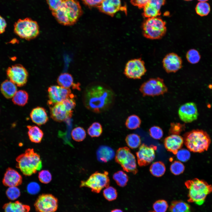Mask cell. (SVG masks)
Wrapping results in <instances>:
<instances>
[{
    "label": "cell",
    "instance_id": "obj_55",
    "mask_svg": "<svg viewBox=\"0 0 212 212\" xmlns=\"http://www.w3.org/2000/svg\"><path fill=\"white\" fill-rule=\"evenodd\" d=\"M200 2H206L208 0H198Z\"/></svg>",
    "mask_w": 212,
    "mask_h": 212
},
{
    "label": "cell",
    "instance_id": "obj_21",
    "mask_svg": "<svg viewBox=\"0 0 212 212\" xmlns=\"http://www.w3.org/2000/svg\"><path fill=\"white\" fill-rule=\"evenodd\" d=\"M184 142L183 138L177 134H172L165 139L164 144L166 149L175 155L178 151L182 147Z\"/></svg>",
    "mask_w": 212,
    "mask_h": 212
},
{
    "label": "cell",
    "instance_id": "obj_24",
    "mask_svg": "<svg viewBox=\"0 0 212 212\" xmlns=\"http://www.w3.org/2000/svg\"><path fill=\"white\" fill-rule=\"evenodd\" d=\"M16 86L9 80H6L1 84L0 91L5 97L7 99H11L17 91Z\"/></svg>",
    "mask_w": 212,
    "mask_h": 212
},
{
    "label": "cell",
    "instance_id": "obj_1",
    "mask_svg": "<svg viewBox=\"0 0 212 212\" xmlns=\"http://www.w3.org/2000/svg\"><path fill=\"white\" fill-rule=\"evenodd\" d=\"M113 92L108 87L95 85L87 87L83 95V102L86 107L93 112L99 113L107 110L113 103Z\"/></svg>",
    "mask_w": 212,
    "mask_h": 212
},
{
    "label": "cell",
    "instance_id": "obj_30",
    "mask_svg": "<svg viewBox=\"0 0 212 212\" xmlns=\"http://www.w3.org/2000/svg\"><path fill=\"white\" fill-rule=\"evenodd\" d=\"M164 164L161 161H157L153 163L150 169L151 173L154 176L159 177L162 176L165 171Z\"/></svg>",
    "mask_w": 212,
    "mask_h": 212
},
{
    "label": "cell",
    "instance_id": "obj_13",
    "mask_svg": "<svg viewBox=\"0 0 212 212\" xmlns=\"http://www.w3.org/2000/svg\"><path fill=\"white\" fill-rule=\"evenodd\" d=\"M34 206L37 212H54L58 208V200L52 194H42L38 197Z\"/></svg>",
    "mask_w": 212,
    "mask_h": 212
},
{
    "label": "cell",
    "instance_id": "obj_12",
    "mask_svg": "<svg viewBox=\"0 0 212 212\" xmlns=\"http://www.w3.org/2000/svg\"><path fill=\"white\" fill-rule=\"evenodd\" d=\"M146 71L144 61L141 58H137L131 59L127 62L124 73L127 78L140 79Z\"/></svg>",
    "mask_w": 212,
    "mask_h": 212
},
{
    "label": "cell",
    "instance_id": "obj_17",
    "mask_svg": "<svg viewBox=\"0 0 212 212\" xmlns=\"http://www.w3.org/2000/svg\"><path fill=\"white\" fill-rule=\"evenodd\" d=\"M163 67L168 73L175 72L182 67V60L181 57L174 53L167 54L162 61Z\"/></svg>",
    "mask_w": 212,
    "mask_h": 212
},
{
    "label": "cell",
    "instance_id": "obj_16",
    "mask_svg": "<svg viewBox=\"0 0 212 212\" xmlns=\"http://www.w3.org/2000/svg\"><path fill=\"white\" fill-rule=\"evenodd\" d=\"M180 119L186 123H190L196 120L198 115L196 104L189 102L181 105L178 110Z\"/></svg>",
    "mask_w": 212,
    "mask_h": 212
},
{
    "label": "cell",
    "instance_id": "obj_10",
    "mask_svg": "<svg viewBox=\"0 0 212 212\" xmlns=\"http://www.w3.org/2000/svg\"><path fill=\"white\" fill-rule=\"evenodd\" d=\"M139 90L143 96L159 95L168 91V88L163 80L159 77L152 78L144 82Z\"/></svg>",
    "mask_w": 212,
    "mask_h": 212
},
{
    "label": "cell",
    "instance_id": "obj_6",
    "mask_svg": "<svg viewBox=\"0 0 212 212\" xmlns=\"http://www.w3.org/2000/svg\"><path fill=\"white\" fill-rule=\"evenodd\" d=\"M14 31L20 38L27 40L36 38L39 33L37 23L29 18L18 19L14 24Z\"/></svg>",
    "mask_w": 212,
    "mask_h": 212
},
{
    "label": "cell",
    "instance_id": "obj_35",
    "mask_svg": "<svg viewBox=\"0 0 212 212\" xmlns=\"http://www.w3.org/2000/svg\"><path fill=\"white\" fill-rule=\"evenodd\" d=\"M102 128L101 125L99 122L93 123L87 130L88 134L92 137H97L100 136L102 132Z\"/></svg>",
    "mask_w": 212,
    "mask_h": 212
},
{
    "label": "cell",
    "instance_id": "obj_3",
    "mask_svg": "<svg viewBox=\"0 0 212 212\" xmlns=\"http://www.w3.org/2000/svg\"><path fill=\"white\" fill-rule=\"evenodd\" d=\"M16 167L26 176H31L40 170L42 163L40 155L35 152L33 148L27 149L24 153L16 159Z\"/></svg>",
    "mask_w": 212,
    "mask_h": 212
},
{
    "label": "cell",
    "instance_id": "obj_32",
    "mask_svg": "<svg viewBox=\"0 0 212 212\" xmlns=\"http://www.w3.org/2000/svg\"><path fill=\"white\" fill-rule=\"evenodd\" d=\"M141 123V121L139 117L136 115H132L127 118L125 125L128 129L134 130L139 127Z\"/></svg>",
    "mask_w": 212,
    "mask_h": 212
},
{
    "label": "cell",
    "instance_id": "obj_18",
    "mask_svg": "<svg viewBox=\"0 0 212 212\" xmlns=\"http://www.w3.org/2000/svg\"><path fill=\"white\" fill-rule=\"evenodd\" d=\"M97 8L101 12L111 16L119 11L126 12L127 10L122 6L120 0H104Z\"/></svg>",
    "mask_w": 212,
    "mask_h": 212
},
{
    "label": "cell",
    "instance_id": "obj_19",
    "mask_svg": "<svg viewBox=\"0 0 212 212\" xmlns=\"http://www.w3.org/2000/svg\"><path fill=\"white\" fill-rule=\"evenodd\" d=\"M49 108L50 117L57 122L66 121L72 115L73 112L67 110L62 102L50 106Z\"/></svg>",
    "mask_w": 212,
    "mask_h": 212
},
{
    "label": "cell",
    "instance_id": "obj_29",
    "mask_svg": "<svg viewBox=\"0 0 212 212\" xmlns=\"http://www.w3.org/2000/svg\"><path fill=\"white\" fill-rule=\"evenodd\" d=\"M170 210L171 212H190L189 205L182 201H173L170 206Z\"/></svg>",
    "mask_w": 212,
    "mask_h": 212
},
{
    "label": "cell",
    "instance_id": "obj_40",
    "mask_svg": "<svg viewBox=\"0 0 212 212\" xmlns=\"http://www.w3.org/2000/svg\"><path fill=\"white\" fill-rule=\"evenodd\" d=\"M170 170L174 175H178L182 173L185 169L184 165L180 161H175L171 165Z\"/></svg>",
    "mask_w": 212,
    "mask_h": 212
},
{
    "label": "cell",
    "instance_id": "obj_34",
    "mask_svg": "<svg viewBox=\"0 0 212 212\" xmlns=\"http://www.w3.org/2000/svg\"><path fill=\"white\" fill-rule=\"evenodd\" d=\"M143 16L148 18L157 17L161 14L160 10L147 3L143 8Z\"/></svg>",
    "mask_w": 212,
    "mask_h": 212
},
{
    "label": "cell",
    "instance_id": "obj_14",
    "mask_svg": "<svg viewBox=\"0 0 212 212\" xmlns=\"http://www.w3.org/2000/svg\"><path fill=\"white\" fill-rule=\"evenodd\" d=\"M48 92L49 100L47 104L49 106L61 102L67 98L74 97L69 88H63L59 86H50L48 88Z\"/></svg>",
    "mask_w": 212,
    "mask_h": 212
},
{
    "label": "cell",
    "instance_id": "obj_31",
    "mask_svg": "<svg viewBox=\"0 0 212 212\" xmlns=\"http://www.w3.org/2000/svg\"><path fill=\"white\" fill-rule=\"evenodd\" d=\"M125 140L127 145L132 149L138 148L141 144V140L140 136L135 133L128 135Z\"/></svg>",
    "mask_w": 212,
    "mask_h": 212
},
{
    "label": "cell",
    "instance_id": "obj_51",
    "mask_svg": "<svg viewBox=\"0 0 212 212\" xmlns=\"http://www.w3.org/2000/svg\"><path fill=\"white\" fill-rule=\"evenodd\" d=\"M165 0H149L148 3L153 7L160 10L162 6L165 4Z\"/></svg>",
    "mask_w": 212,
    "mask_h": 212
},
{
    "label": "cell",
    "instance_id": "obj_4",
    "mask_svg": "<svg viewBox=\"0 0 212 212\" xmlns=\"http://www.w3.org/2000/svg\"><path fill=\"white\" fill-rule=\"evenodd\" d=\"M188 190V201L202 205L207 196L212 192V186L203 180L195 178L186 182Z\"/></svg>",
    "mask_w": 212,
    "mask_h": 212
},
{
    "label": "cell",
    "instance_id": "obj_38",
    "mask_svg": "<svg viewBox=\"0 0 212 212\" xmlns=\"http://www.w3.org/2000/svg\"><path fill=\"white\" fill-rule=\"evenodd\" d=\"M186 58L190 63L195 64L198 63L200 61L201 56L197 50L194 49H191L189 50L187 52Z\"/></svg>",
    "mask_w": 212,
    "mask_h": 212
},
{
    "label": "cell",
    "instance_id": "obj_20",
    "mask_svg": "<svg viewBox=\"0 0 212 212\" xmlns=\"http://www.w3.org/2000/svg\"><path fill=\"white\" fill-rule=\"evenodd\" d=\"M22 182L21 175L16 170L11 168L6 170L2 180L3 184L9 187L17 186L21 185Z\"/></svg>",
    "mask_w": 212,
    "mask_h": 212
},
{
    "label": "cell",
    "instance_id": "obj_9",
    "mask_svg": "<svg viewBox=\"0 0 212 212\" xmlns=\"http://www.w3.org/2000/svg\"><path fill=\"white\" fill-rule=\"evenodd\" d=\"M108 175V173L106 171L103 173L96 172L86 180L81 181L80 187H88L92 191L99 193L103 188L109 186L110 179Z\"/></svg>",
    "mask_w": 212,
    "mask_h": 212
},
{
    "label": "cell",
    "instance_id": "obj_47",
    "mask_svg": "<svg viewBox=\"0 0 212 212\" xmlns=\"http://www.w3.org/2000/svg\"><path fill=\"white\" fill-rule=\"evenodd\" d=\"M73 98L69 97L62 102L66 110L68 111L73 112L72 110L76 106V102Z\"/></svg>",
    "mask_w": 212,
    "mask_h": 212
},
{
    "label": "cell",
    "instance_id": "obj_39",
    "mask_svg": "<svg viewBox=\"0 0 212 212\" xmlns=\"http://www.w3.org/2000/svg\"><path fill=\"white\" fill-rule=\"evenodd\" d=\"M105 198L109 201L115 200L117 196V193L116 189L112 186H108L103 191Z\"/></svg>",
    "mask_w": 212,
    "mask_h": 212
},
{
    "label": "cell",
    "instance_id": "obj_8",
    "mask_svg": "<svg viewBox=\"0 0 212 212\" xmlns=\"http://www.w3.org/2000/svg\"><path fill=\"white\" fill-rule=\"evenodd\" d=\"M115 160L124 171L134 174L137 173L135 157L128 147L119 148L116 152Z\"/></svg>",
    "mask_w": 212,
    "mask_h": 212
},
{
    "label": "cell",
    "instance_id": "obj_41",
    "mask_svg": "<svg viewBox=\"0 0 212 212\" xmlns=\"http://www.w3.org/2000/svg\"><path fill=\"white\" fill-rule=\"evenodd\" d=\"M8 198L11 200H14L19 197L20 191L17 186L9 187L6 191Z\"/></svg>",
    "mask_w": 212,
    "mask_h": 212
},
{
    "label": "cell",
    "instance_id": "obj_54",
    "mask_svg": "<svg viewBox=\"0 0 212 212\" xmlns=\"http://www.w3.org/2000/svg\"><path fill=\"white\" fill-rule=\"evenodd\" d=\"M111 212H123L122 211L119 209H115L112 210Z\"/></svg>",
    "mask_w": 212,
    "mask_h": 212
},
{
    "label": "cell",
    "instance_id": "obj_45",
    "mask_svg": "<svg viewBox=\"0 0 212 212\" xmlns=\"http://www.w3.org/2000/svg\"><path fill=\"white\" fill-rule=\"evenodd\" d=\"M149 131L150 136L155 139H160L163 135L162 129L158 126H154L151 127L149 129Z\"/></svg>",
    "mask_w": 212,
    "mask_h": 212
},
{
    "label": "cell",
    "instance_id": "obj_2",
    "mask_svg": "<svg viewBox=\"0 0 212 212\" xmlns=\"http://www.w3.org/2000/svg\"><path fill=\"white\" fill-rule=\"evenodd\" d=\"M52 12L59 23L69 26L77 22L83 11L79 2L77 0H64L61 6Z\"/></svg>",
    "mask_w": 212,
    "mask_h": 212
},
{
    "label": "cell",
    "instance_id": "obj_42",
    "mask_svg": "<svg viewBox=\"0 0 212 212\" xmlns=\"http://www.w3.org/2000/svg\"><path fill=\"white\" fill-rule=\"evenodd\" d=\"M155 212H165L168 207L167 202L163 200L156 201L153 204Z\"/></svg>",
    "mask_w": 212,
    "mask_h": 212
},
{
    "label": "cell",
    "instance_id": "obj_50",
    "mask_svg": "<svg viewBox=\"0 0 212 212\" xmlns=\"http://www.w3.org/2000/svg\"><path fill=\"white\" fill-rule=\"evenodd\" d=\"M104 0H82L85 4L90 8L97 7Z\"/></svg>",
    "mask_w": 212,
    "mask_h": 212
},
{
    "label": "cell",
    "instance_id": "obj_33",
    "mask_svg": "<svg viewBox=\"0 0 212 212\" xmlns=\"http://www.w3.org/2000/svg\"><path fill=\"white\" fill-rule=\"evenodd\" d=\"M113 179L117 184L120 186L123 187L127 184L128 180L127 174L122 171H119L114 174Z\"/></svg>",
    "mask_w": 212,
    "mask_h": 212
},
{
    "label": "cell",
    "instance_id": "obj_44",
    "mask_svg": "<svg viewBox=\"0 0 212 212\" xmlns=\"http://www.w3.org/2000/svg\"><path fill=\"white\" fill-rule=\"evenodd\" d=\"M177 159L180 161L185 162L188 160L191 156V154L187 149L182 148L179 150L176 154Z\"/></svg>",
    "mask_w": 212,
    "mask_h": 212
},
{
    "label": "cell",
    "instance_id": "obj_36",
    "mask_svg": "<svg viewBox=\"0 0 212 212\" xmlns=\"http://www.w3.org/2000/svg\"><path fill=\"white\" fill-rule=\"evenodd\" d=\"M72 137L74 141L80 142L85 139L86 137V132L85 129L81 127L74 128L71 134Z\"/></svg>",
    "mask_w": 212,
    "mask_h": 212
},
{
    "label": "cell",
    "instance_id": "obj_22",
    "mask_svg": "<svg viewBox=\"0 0 212 212\" xmlns=\"http://www.w3.org/2000/svg\"><path fill=\"white\" fill-rule=\"evenodd\" d=\"M30 116L32 121L39 126L45 124L49 120L46 110L40 107L33 109L30 113Z\"/></svg>",
    "mask_w": 212,
    "mask_h": 212
},
{
    "label": "cell",
    "instance_id": "obj_7",
    "mask_svg": "<svg viewBox=\"0 0 212 212\" xmlns=\"http://www.w3.org/2000/svg\"><path fill=\"white\" fill-rule=\"evenodd\" d=\"M144 36L150 39H160L165 34L166 23L160 18L156 17L148 18L142 25Z\"/></svg>",
    "mask_w": 212,
    "mask_h": 212
},
{
    "label": "cell",
    "instance_id": "obj_27",
    "mask_svg": "<svg viewBox=\"0 0 212 212\" xmlns=\"http://www.w3.org/2000/svg\"><path fill=\"white\" fill-rule=\"evenodd\" d=\"M57 82L59 86L66 88H69L72 86L75 87L76 85L74 83L72 75L67 73L61 74L58 77Z\"/></svg>",
    "mask_w": 212,
    "mask_h": 212
},
{
    "label": "cell",
    "instance_id": "obj_25",
    "mask_svg": "<svg viewBox=\"0 0 212 212\" xmlns=\"http://www.w3.org/2000/svg\"><path fill=\"white\" fill-rule=\"evenodd\" d=\"M3 208L5 212H29L30 210L29 206L23 204L18 201L6 203Z\"/></svg>",
    "mask_w": 212,
    "mask_h": 212
},
{
    "label": "cell",
    "instance_id": "obj_52",
    "mask_svg": "<svg viewBox=\"0 0 212 212\" xmlns=\"http://www.w3.org/2000/svg\"><path fill=\"white\" fill-rule=\"evenodd\" d=\"M149 0H131L130 2L134 6L138 7L139 9L143 8L145 5L148 3Z\"/></svg>",
    "mask_w": 212,
    "mask_h": 212
},
{
    "label": "cell",
    "instance_id": "obj_15",
    "mask_svg": "<svg viewBox=\"0 0 212 212\" xmlns=\"http://www.w3.org/2000/svg\"><path fill=\"white\" fill-rule=\"evenodd\" d=\"M157 147L154 145L148 146L143 144L136 152L138 163L140 166H145L152 162L155 157Z\"/></svg>",
    "mask_w": 212,
    "mask_h": 212
},
{
    "label": "cell",
    "instance_id": "obj_23",
    "mask_svg": "<svg viewBox=\"0 0 212 212\" xmlns=\"http://www.w3.org/2000/svg\"><path fill=\"white\" fill-rule=\"evenodd\" d=\"M97 157L98 160L102 163H106L114 158L115 153L114 150L110 147L102 145L97 151Z\"/></svg>",
    "mask_w": 212,
    "mask_h": 212
},
{
    "label": "cell",
    "instance_id": "obj_37",
    "mask_svg": "<svg viewBox=\"0 0 212 212\" xmlns=\"http://www.w3.org/2000/svg\"><path fill=\"white\" fill-rule=\"evenodd\" d=\"M196 13L201 16L208 15L210 11L209 4L206 2H199L196 7Z\"/></svg>",
    "mask_w": 212,
    "mask_h": 212
},
{
    "label": "cell",
    "instance_id": "obj_11",
    "mask_svg": "<svg viewBox=\"0 0 212 212\" xmlns=\"http://www.w3.org/2000/svg\"><path fill=\"white\" fill-rule=\"evenodd\" d=\"M7 77L17 86L22 87L26 83L28 73L21 64H16L9 67L6 70Z\"/></svg>",
    "mask_w": 212,
    "mask_h": 212
},
{
    "label": "cell",
    "instance_id": "obj_56",
    "mask_svg": "<svg viewBox=\"0 0 212 212\" xmlns=\"http://www.w3.org/2000/svg\"><path fill=\"white\" fill-rule=\"evenodd\" d=\"M185 0V1H192V0Z\"/></svg>",
    "mask_w": 212,
    "mask_h": 212
},
{
    "label": "cell",
    "instance_id": "obj_26",
    "mask_svg": "<svg viewBox=\"0 0 212 212\" xmlns=\"http://www.w3.org/2000/svg\"><path fill=\"white\" fill-rule=\"evenodd\" d=\"M28 135L30 141L34 143H39L44 136L43 131L38 127L35 125L27 126Z\"/></svg>",
    "mask_w": 212,
    "mask_h": 212
},
{
    "label": "cell",
    "instance_id": "obj_57",
    "mask_svg": "<svg viewBox=\"0 0 212 212\" xmlns=\"http://www.w3.org/2000/svg\"><path fill=\"white\" fill-rule=\"evenodd\" d=\"M154 212V211H150V212Z\"/></svg>",
    "mask_w": 212,
    "mask_h": 212
},
{
    "label": "cell",
    "instance_id": "obj_43",
    "mask_svg": "<svg viewBox=\"0 0 212 212\" xmlns=\"http://www.w3.org/2000/svg\"><path fill=\"white\" fill-rule=\"evenodd\" d=\"M38 178L41 183L47 184L51 181L52 175L48 170H42L39 173Z\"/></svg>",
    "mask_w": 212,
    "mask_h": 212
},
{
    "label": "cell",
    "instance_id": "obj_49",
    "mask_svg": "<svg viewBox=\"0 0 212 212\" xmlns=\"http://www.w3.org/2000/svg\"><path fill=\"white\" fill-rule=\"evenodd\" d=\"M40 187L39 185L36 182H32L28 184L27 190L28 192L31 194H35L39 192Z\"/></svg>",
    "mask_w": 212,
    "mask_h": 212
},
{
    "label": "cell",
    "instance_id": "obj_5",
    "mask_svg": "<svg viewBox=\"0 0 212 212\" xmlns=\"http://www.w3.org/2000/svg\"><path fill=\"white\" fill-rule=\"evenodd\" d=\"M184 143L188 149L194 153H201L208 150L211 143L210 136L206 131L193 130L184 135Z\"/></svg>",
    "mask_w": 212,
    "mask_h": 212
},
{
    "label": "cell",
    "instance_id": "obj_46",
    "mask_svg": "<svg viewBox=\"0 0 212 212\" xmlns=\"http://www.w3.org/2000/svg\"><path fill=\"white\" fill-rule=\"evenodd\" d=\"M185 125L179 123H171L169 132L172 134H179L184 129Z\"/></svg>",
    "mask_w": 212,
    "mask_h": 212
},
{
    "label": "cell",
    "instance_id": "obj_48",
    "mask_svg": "<svg viewBox=\"0 0 212 212\" xmlns=\"http://www.w3.org/2000/svg\"><path fill=\"white\" fill-rule=\"evenodd\" d=\"M64 0H46L49 9L52 11H56L61 5Z\"/></svg>",
    "mask_w": 212,
    "mask_h": 212
},
{
    "label": "cell",
    "instance_id": "obj_53",
    "mask_svg": "<svg viewBox=\"0 0 212 212\" xmlns=\"http://www.w3.org/2000/svg\"><path fill=\"white\" fill-rule=\"evenodd\" d=\"M6 26V20L0 15V34L4 32Z\"/></svg>",
    "mask_w": 212,
    "mask_h": 212
},
{
    "label": "cell",
    "instance_id": "obj_28",
    "mask_svg": "<svg viewBox=\"0 0 212 212\" xmlns=\"http://www.w3.org/2000/svg\"><path fill=\"white\" fill-rule=\"evenodd\" d=\"M29 99V95L24 90H20L17 91L12 98V101L16 105L23 106L28 102Z\"/></svg>",
    "mask_w": 212,
    "mask_h": 212
}]
</instances>
